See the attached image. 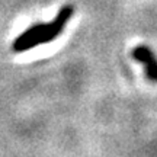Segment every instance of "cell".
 <instances>
[{
  "label": "cell",
  "instance_id": "obj_1",
  "mask_svg": "<svg viewBox=\"0 0 157 157\" xmlns=\"http://www.w3.org/2000/svg\"><path fill=\"white\" fill-rule=\"evenodd\" d=\"M45 28H47V23L32 25L31 28H28L13 41L12 50L15 52H25V51L31 50V48H35L38 45L44 44Z\"/></svg>",
  "mask_w": 157,
  "mask_h": 157
},
{
  "label": "cell",
  "instance_id": "obj_2",
  "mask_svg": "<svg viewBox=\"0 0 157 157\" xmlns=\"http://www.w3.org/2000/svg\"><path fill=\"white\" fill-rule=\"evenodd\" d=\"M73 13H74V7L71 5L63 6L61 9L58 10V13L56 15L54 21L50 23H47L45 34H44V44H48L52 39H56L58 35H61L63 29L67 25L68 21L71 19Z\"/></svg>",
  "mask_w": 157,
  "mask_h": 157
},
{
  "label": "cell",
  "instance_id": "obj_3",
  "mask_svg": "<svg viewBox=\"0 0 157 157\" xmlns=\"http://www.w3.org/2000/svg\"><path fill=\"white\" fill-rule=\"evenodd\" d=\"M131 56L135 61L144 66L147 78L151 82H157V57L154 56V52L146 45H138L132 50Z\"/></svg>",
  "mask_w": 157,
  "mask_h": 157
}]
</instances>
